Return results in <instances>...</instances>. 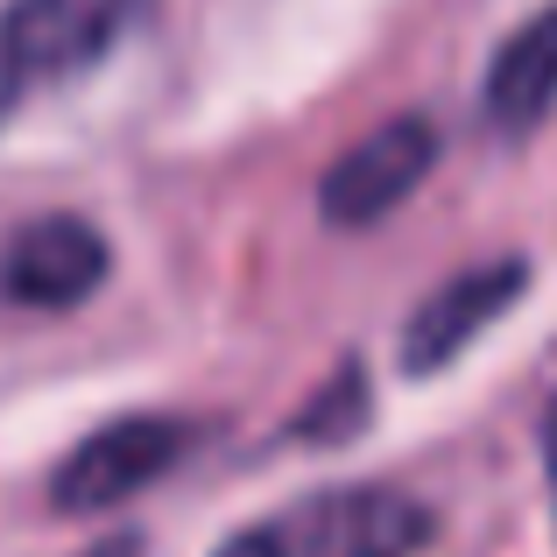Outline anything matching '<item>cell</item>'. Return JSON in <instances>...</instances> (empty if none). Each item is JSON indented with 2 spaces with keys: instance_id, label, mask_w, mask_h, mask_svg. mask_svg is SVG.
Instances as JSON below:
<instances>
[{
  "instance_id": "cell-7",
  "label": "cell",
  "mask_w": 557,
  "mask_h": 557,
  "mask_svg": "<svg viewBox=\"0 0 557 557\" xmlns=\"http://www.w3.org/2000/svg\"><path fill=\"white\" fill-rule=\"evenodd\" d=\"M487 127L494 135H536L557 107V8L530 14L487 64Z\"/></svg>"
},
{
  "instance_id": "cell-4",
  "label": "cell",
  "mask_w": 557,
  "mask_h": 557,
  "mask_svg": "<svg viewBox=\"0 0 557 557\" xmlns=\"http://www.w3.org/2000/svg\"><path fill=\"white\" fill-rule=\"evenodd\" d=\"M522 289H530V261H516V255L508 261H480V269L437 283L431 297L409 311V325H403V374L423 381V374L451 368L487 325H502V311H516Z\"/></svg>"
},
{
  "instance_id": "cell-6",
  "label": "cell",
  "mask_w": 557,
  "mask_h": 557,
  "mask_svg": "<svg viewBox=\"0 0 557 557\" xmlns=\"http://www.w3.org/2000/svg\"><path fill=\"white\" fill-rule=\"evenodd\" d=\"M107 269H113V255L99 240V226H85L71 212H50V219L14 233L0 275H8V297L28 304V311H78L107 283Z\"/></svg>"
},
{
  "instance_id": "cell-2",
  "label": "cell",
  "mask_w": 557,
  "mask_h": 557,
  "mask_svg": "<svg viewBox=\"0 0 557 557\" xmlns=\"http://www.w3.org/2000/svg\"><path fill=\"white\" fill-rule=\"evenodd\" d=\"M190 431L170 417H121V423H99L50 480V502L57 516H107V508L135 502L149 480H163L170 466L184 459Z\"/></svg>"
},
{
  "instance_id": "cell-8",
  "label": "cell",
  "mask_w": 557,
  "mask_h": 557,
  "mask_svg": "<svg viewBox=\"0 0 557 557\" xmlns=\"http://www.w3.org/2000/svg\"><path fill=\"white\" fill-rule=\"evenodd\" d=\"M544 473H550V502H557V395L544 409Z\"/></svg>"
},
{
  "instance_id": "cell-3",
  "label": "cell",
  "mask_w": 557,
  "mask_h": 557,
  "mask_svg": "<svg viewBox=\"0 0 557 557\" xmlns=\"http://www.w3.org/2000/svg\"><path fill=\"white\" fill-rule=\"evenodd\" d=\"M141 14H149V0H14L0 14V42H8L22 85L85 78L121 50V36Z\"/></svg>"
},
{
  "instance_id": "cell-1",
  "label": "cell",
  "mask_w": 557,
  "mask_h": 557,
  "mask_svg": "<svg viewBox=\"0 0 557 557\" xmlns=\"http://www.w3.org/2000/svg\"><path fill=\"white\" fill-rule=\"evenodd\" d=\"M437 516L395 487H325L226 536L219 557H417Z\"/></svg>"
},
{
  "instance_id": "cell-9",
  "label": "cell",
  "mask_w": 557,
  "mask_h": 557,
  "mask_svg": "<svg viewBox=\"0 0 557 557\" xmlns=\"http://www.w3.org/2000/svg\"><path fill=\"white\" fill-rule=\"evenodd\" d=\"M14 92H22V71H14V57H8V42H0V121H8V107H14Z\"/></svg>"
},
{
  "instance_id": "cell-5",
  "label": "cell",
  "mask_w": 557,
  "mask_h": 557,
  "mask_svg": "<svg viewBox=\"0 0 557 557\" xmlns=\"http://www.w3.org/2000/svg\"><path fill=\"white\" fill-rule=\"evenodd\" d=\"M431 163H437V127L417 121V113H403V121L374 127L368 141H354V149L325 170L318 205H325L332 226H374V219H388L409 190L431 177Z\"/></svg>"
}]
</instances>
